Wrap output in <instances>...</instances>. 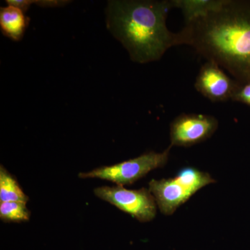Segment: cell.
I'll return each instance as SVG.
<instances>
[{
    "label": "cell",
    "instance_id": "obj_8",
    "mask_svg": "<svg viewBox=\"0 0 250 250\" xmlns=\"http://www.w3.org/2000/svg\"><path fill=\"white\" fill-rule=\"evenodd\" d=\"M30 19L17 6L8 5L0 10V28L1 32L11 40L22 39Z\"/></svg>",
    "mask_w": 250,
    "mask_h": 250
},
{
    "label": "cell",
    "instance_id": "obj_11",
    "mask_svg": "<svg viewBox=\"0 0 250 250\" xmlns=\"http://www.w3.org/2000/svg\"><path fill=\"white\" fill-rule=\"evenodd\" d=\"M31 213L26 203L20 202H0V218L4 222L21 223L28 221Z\"/></svg>",
    "mask_w": 250,
    "mask_h": 250
},
{
    "label": "cell",
    "instance_id": "obj_3",
    "mask_svg": "<svg viewBox=\"0 0 250 250\" xmlns=\"http://www.w3.org/2000/svg\"><path fill=\"white\" fill-rule=\"evenodd\" d=\"M214 183L215 179L208 172L187 166L171 178L152 179L148 189L161 213L171 215L202 188Z\"/></svg>",
    "mask_w": 250,
    "mask_h": 250
},
{
    "label": "cell",
    "instance_id": "obj_6",
    "mask_svg": "<svg viewBox=\"0 0 250 250\" xmlns=\"http://www.w3.org/2000/svg\"><path fill=\"white\" fill-rule=\"evenodd\" d=\"M214 116L196 113H182L171 123L170 146L188 147L210 139L218 129Z\"/></svg>",
    "mask_w": 250,
    "mask_h": 250
},
{
    "label": "cell",
    "instance_id": "obj_12",
    "mask_svg": "<svg viewBox=\"0 0 250 250\" xmlns=\"http://www.w3.org/2000/svg\"><path fill=\"white\" fill-rule=\"evenodd\" d=\"M231 100L250 106V83H239L233 93Z\"/></svg>",
    "mask_w": 250,
    "mask_h": 250
},
{
    "label": "cell",
    "instance_id": "obj_9",
    "mask_svg": "<svg viewBox=\"0 0 250 250\" xmlns=\"http://www.w3.org/2000/svg\"><path fill=\"white\" fill-rule=\"evenodd\" d=\"M224 0H172L174 9L182 11L185 22L218 9Z\"/></svg>",
    "mask_w": 250,
    "mask_h": 250
},
{
    "label": "cell",
    "instance_id": "obj_4",
    "mask_svg": "<svg viewBox=\"0 0 250 250\" xmlns=\"http://www.w3.org/2000/svg\"><path fill=\"white\" fill-rule=\"evenodd\" d=\"M170 146L163 152H149L142 155L109 166H103L79 174L81 178H98L118 186L131 185L155 169L164 167L168 161Z\"/></svg>",
    "mask_w": 250,
    "mask_h": 250
},
{
    "label": "cell",
    "instance_id": "obj_2",
    "mask_svg": "<svg viewBox=\"0 0 250 250\" xmlns=\"http://www.w3.org/2000/svg\"><path fill=\"white\" fill-rule=\"evenodd\" d=\"M172 0H112L106 9L108 30L121 42L131 61L147 63L160 60L178 45L177 34L167 27Z\"/></svg>",
    "mask_w": 250,
    "mask_h": 250
},
{
    "label": "cell",
    "instance_id": "obj_7",
    "mask_svg": "<svg viewBox=\"0 0 250 250\" xmlns=\"http://www.w3.org/2000/svg\"><path fill=\"white\" fill-rule=\"evenodd\" d=\"M238 83L223 71L214 62L202 65L195 80V89L213 103L231 100Z\"/></svg>",
    "mask_w": 250,
    "mask_h": 250
},
{
    "label": "cell",
    "instance_id": "obj_1",
    "mask_svg": "<svg viewBox=\"0 0 250 250\" xmlns=\"http://www.w3.org/2000/svg\"><path fill=\"white\" fill-rule=\"evenodd\" d=\"M177 34L178 45L190 46L238 83H250V1L224 0L218 9L186 22Z\"/></svg>",
    "mask_w": 250,
    "mask_h": 250
},
{
    "label": "cell",
    "instance_id": "obj_5",
    "mask_svg": "<svg viewBox=\"0 0 250 250\" xmlns=\"http://www.w3.org/2000/svg\"><path fill=\"white\" fill-rule=\"evenodd\" d=\"M99 198L129 213L141 223H147L155 218L156 202L149 189L129 190L123 186L102 187L94 190Z\"/></svg>",
    "mask_w": 250,
    "mask_h": 250
},
{
    "label": "cell",
    "instance_id": "obj_10",
    "mask_svg": "<svg viewBox=\"0 0 250 250\" xmlns=\"http://www.w3.org/2000/svg\"><path fill=\"white\" fill-rule=\"evenodd\" d=\"M29 197L25 195L16 178L0 166V202H20L27 204Z\"/></svg>",
    "mask_w": 250,
    "mask_h": 250
}]
</instances>
